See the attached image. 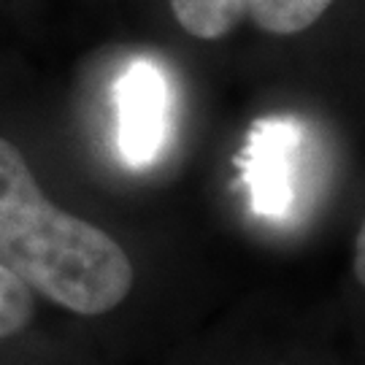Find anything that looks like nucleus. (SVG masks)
I'll return each instance as SVG.
<instances>
[{
  "label": "nucleus",
  "instance_id": "f257e3e1",
  "mask_svg": "<svg viewBox=\"0 0 365 365\" xmlns=\"http://www.w3.org/2000/svg\"><path fill=\"white\" fill-rule=\"evenodd\" d=\"M0 268L81 317L117 309L135 282L125 249L106 230L54 206L6 138H0Z\"/></svg>",
  "mask_w": 365,
  "mask_h": 365
},
{
  "label": "nucleus",
  "instance_id": "f03ea898",
  "mask_svg": "<svg viewBox=\"0 0 365 365\" xmlns=\"http://www.w3.org/2000/svg\"><path fill=\"white\" fill-rule=\"evenodd\" d=\"M170 92L163 71L135 60L117 81V146L128 165H149L165 144Z\"/></svg>",
  "mask_w": 365,
  "mask_h": 365
},
{
  "label": "nucleus",
  "instance_id": "7ed1b4c3",
  "mask_svg": "<svg viewBox=\"0 0 365 365\" xmlns=\"http://www.w3.org/2000/svg\"><path fill=\"white\" fill-rule=\"evenodd\" d=\"M300 157V128L289 119L257 122L244 146L241 168L249 203L262 217H287L295 200V170Z\"/></svg>",
  "mask_w": 365,
  "mask_h": 365
},
{
  "label": "nucleus",
  "instance_id": "20e7f679",
  "mask_svg": "<svg viewBox=\"0 0 365 365\" xmlns=\"http://www.w3.org/2000/svg\"><path fill=\"white\" fill-rule=\"evenodd\" d=\"M170 11L190 36L220 41L247 16V0H170Z\"/></svg>",
  "mask_w": 365,
  "mask_h": 365
},
{
  "label": "nucleus",
  "instance_id": "39448f33",
  "mask_svg": "<svg viewBox=\"0 0 365 365\" xmlns=\"http://www.w3.org/2000/svg\"><path fill=\"white\" fill-rule=\"evenodd\" d=\"M333 0H247V14L262 33L298 36L330 9Z\"/></svg>",
  "mask_w": 365,
  "mask_h": 365
},
{
  "label": "nucleus",
  "instance_id": "423d86ee",
  "mask_svg": "<svg viewBox=\"0 0 365 365\" xmlns=\"http://www.w3.org/2000/svg\"><path fill=\"white\" fill-rule=\"evenodd\" d=\"M36 314L33 292L14 274L0 268V341L22 333Z\"/></svg>",
  "mask_w": 365,
  "mask_h": 365
},
{
  "label": "nucleus",
  "instance_id": "0eeeda50",
  "mask_svg": "<svg viewBox=\"0 0 365 365\" xmlns=\"http://www.w3.org/2000/svg\"><path fill=\"white\" fill-rule=\"evenodd\" d=\"M363 238H365V230L360 227L357 230V238H354V276H357V282L363 284V279H365V265H363V257H365V247H363Z\"/></svg>",
  "mask_w": 365,
  "mask_h": 365
}]
</instances>
